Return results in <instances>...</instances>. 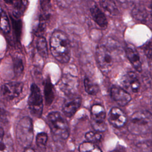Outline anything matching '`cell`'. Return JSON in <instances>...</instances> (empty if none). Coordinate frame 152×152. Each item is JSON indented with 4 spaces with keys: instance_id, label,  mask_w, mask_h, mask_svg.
Segmentation results:
<instances>
[{
    "instance_id": "1",
    "label": "cell",
    "mask_w": 152,
    "mask_h": 152,
    "mask_svg": "<svg viewBox=\"0 0 152 152\" xmlns=\"http://www.w3.org/2000/svg\"><path fill=\"white\" fill-rule=\"evenodd\" d=\"M50 48L53 57L61 63L68 62L71 57V45L66 34L61 30L54 31L50 39Z\"/></svg>"
},
{
    "instance_id": "2",
    "label": "cell",
    "mask_w": 152,
    "mask_h": 152,
    "mask_svg": "<svg viewBox=\"0 0 152 152\" xmlns=\"http://www.w3.org/2000/svg\"><path fill=\"white\" fill-rule=\"evenodd\" d=\"M115 44L109 40L105 45H100L96 48V59L99 68L103 73H108L113 67L116 59V53H114L116 49L114 48Z\"/></svg>"
},
{
    "instance_id": "3",
    "label": "cell",
    "mask_w": 152,
    "mask_h": 152,
    "mask_svg": "<svg viewBox=\"0 0 152 152\" xmlns=\"http://www.w3.org/2000/svg\"><path fill=\"white\" fill-rule=\"evenodd\" d=\"M152 117L147 110L135 112L131 116L128 123V131L135 135H142L151 131Z\"/></svg>"
},
{
    "instance_id": "4",
    "label": "cell",
    "mask_w": 152,
    "mask_h": 152,
    "mask_svg": "<svg viewBox=\"0 0 152 152\" xmlns=\"http://www.w3.org/2000/svg\"><path fill=\"white\" fill-rule=\"evenodd\" d=\"M47 122L52 134L58 140H67L69 135V128L67 121L58 112H52L47 116Z\"/></svg>"
},
{
    "instance_id": "5",
    "label": "cell",
    "mask_w": 152,
    "mask_h": 152,
    "mask_svg": "<svg viewBox=\"0 0 152 152\" xmlns=\"http://www.w3.org/2000/svg\"><path fill=\"white\" fill-rule=\"evenodd\" d=\"M15 135L20 145L25 148L30 147L33 138V128L29 117H24L19 121L15 128Z\"/></svg>"
},
{
    "instance_id": "6",
    "label": "cell",
    "mask_w": 152,
    "mask_h": 152,
    "mask_svg": "<svg viewBox=\"0 0 152 152\" xmlns=\"http://www.w3.org/2000/svg\"><path fill=\"white\" fill-rule=\"evenodd\" d=\"M28 106L31 115L40 117L43 112V98L39 87L33 84L30 87V93L28 99Z\"/></svg>"
},
{
    "instance_id": "7",
    "label": "cell",
    "mask_w": 152,
    "mask_h": 152,
    "mask_svg": "<svg viewBox=\"0 0 152 152\" xmlns=\"http://www.w3.org/2000/svg\"><path fill=\"white\" fill-rule=\"evenodd\" d=\"M91 125L95 131L103 132L107 129L105 123L106 111L103 106L100 104H93L90 109Z\"/></svg>"
},
{
    "instance_id": "8",
    "label": "cell",
    "mask_w": 152,
    "mask_h": 152,
    "mask_svg": "<svg viewBox=\"0 0 152 152\" xmlns=\"http://www.w3.org/2000/svg\"><path fill=\"white\" fill-rule=\"evenodd\" d=\"M78 85L77 77L69 74L63 75L58 84L60 90L67 96L74 94L77 90Z\"/></svg>"
},
{
    "instance_id": "9",
    "label": "cell",
    "mask_w": 152,
    "mask_h": 152,
    "mask_svg": "<svg viewBox=\"0 0 152 152\" xmlns=\"http://www.w3.org/2000/svg\"><path fill=\"white\" fill-rule=\"evenodd\" d=\"M23 88V84L20 82H10L2 86L1 94L2 97L7 100H12L18 97Z\"/></svg>"
},
{
    "instance_id": "10",
    "label": "cell",
    "mask_w": 152,
    "mask_h": 152,
    "mask_svg": "<svg viewBox=\"0 0 152 152\" xmlns=\"http://www.w3.org/2000/svg\"><path fill=\"white\" fill-rule=\"evenodd\" d=\"M121 84L124 89L132 93H137L140 88V83L138 76L132 71L128 72L122 77Z\"/></svg>"
},
{
    "instance_id": "11",
    "label": "cell",
    "mask_w": 152,
    "mask_h": 152,
    "mask_svg": "<svg viewBox=\"0 0 152 152\" xmlns=\"http://www.w3.org/2000/svg\"><path fill=\"white\" fill-rule=\"evenodd\" d=\"M112 99L119 105L124 106L131 100V97L127 91L122 87L113 86L110 89Z\"/></svg>"
},
{
    "instance_id": "12",
    "label": "cell",
    "mask_w": 152,
    "mask_h": 152,
    "mask_svg": "<svg viewBox=\"0 0 152 152\" xmlns=\"http://www.w3.org/2000/svg\"><path fill=\"white\" fill-rule=\"evenodd\" d=\"M110 124L116 128L124 126L127 122V117L125 113L119 107H113L109 113Z\"/></svg>"
},
{
    "instance_id": "13",
    "label": "cell",
    "mask_w": 152,
    "mask_h": 152,
    "mask_svg": "<svg viewBox=\"0 0 152 152\" xmlns=\"http://www.w3.org/2000/svg\"><path fill=\"white\" fill-rule=\"evenodd\" d=\"M81 99L80 97H72L67 99L62 106V112L67 117L72 116L80 107Z\"/></svg>"
},
{
    "instance_id": "14",
    "label": "cell",
    "mask_w": 152,
    "mask_h": 152,
    "mask_svg": "<svg viewBox=\"0 0 152 152\" xmlns=\"http://www.w3.org/2000/svg\"><path fill=\"white\" fill-rule=\"evenodd\" d=\"M125 54L134 68L138 72L142 71V63L140 55L135 48L130 44L127 45L125 48Z\"/></svg>"
},
{
    "instance_id": "15",
    "label": "cell",
    "mask_w": 152,
    "mask_h": 152,
    "mask_svg": "<svg viewBox=\"0 0 152 152\" xmlns=\"http://www.w3.org/2000/svg\"><path fill=\"white\" fill-rule=\"evenodd\" d=\"M90 13L93 19L96 24L102 28H106L107 25V20L102 11L96 4L91 7Z\"/></svg>"
},
{
    "instance_id": "16",
    "label": "cell",
    "mask_w": 152,
    "mask_h": 152,
    "mask_svg": "<svg viewBox=\"0 0 152 152\" xmlns=\"http://www.w3.org/2000/svg\"><path fill=\"white\" fill-rule=\"evenodd\" d=\"M27 0H15L13 4L12 14L15 18L21 17L24 13L28 5Z\"/></svg>"
},
{
    "instance_id": "17",
    "label": "cell",
    "mask_w": 152,
    "mask_h": 152,
    "mask_svg": "<svg viewBox=\"0 0 152 152\" xmlns=\"http://www.w3.org/2000/svg\"><path fill=\"white\" fill-rule=\"evenodd\" d=\"M44 94L45 97L46 103L49 105L52 103L55 97V90L53 85L49 79L45 81L44 87Z\"/></svg>"
},
{
    "instance_id": "18",
    "label": "cell",
    "mask_w": 152,
    "mask_h": 152,
    "mask_svg": "<svg viewBox=\"0 0 152 152\" xmlns=\"http://www.w3.org/2000/svg\"><path fill=\"white\" fill-rule=\"evenodd\" d=\"M0 29L5 33H8L10 31V24L9 19L0 6Z\"/></svg>"
},
{
    "instance_id": "19",
    "label": "cell",
    "mask_w": 152,
    "mask_h": 152,
    "mask_svg": "<svg viewBox=\"0 0 152 152\" xmlns=\"http://www.w3.org/2000/svg\"><path fill=\"white\" fill-rule=\"evenodd\" d=\"M37 49L39 54L42 57L46 58L48 56V45L45 38L43 36L39 37L37 42Z\"/></svg>"
},
{
    "instance_id": "20",
    "label": "cell",
    "mask_w": 152,
    "mask_h": 152,
    "mask_svg": "<svg viewBox=\"0 0 152 152\" xmlns=\"http://www.w3.org/2000/svg\"><path fill=\"white\" fill-rule=\"evenodd\" d=\"M85 91L90 95H96L99 91V86L88 78H86L84 81Z\"/></svg>"
},
{
    "instance_id": "21",
    "label": "cell",
    "mask_w": 152,
    "mask_h": 152,
    "mask_svg": "<svg viewBox=\"0 0 152 152\" xmlns=\"http://www.w3.org/2000/svg\"><path fill=\"white\" fill-rule=\"evenodd\" d=\"M102 7L109 13L115 15L118 13V10L114 0H101Z\"/></svg>"
},
{
    "instance_id": "22",
    "label": "cell",
    "mask_w": 152,
    "mask_h": 152,
    "mask_svg": "<svg viewBox=\"0 0 152 152\" xmlns=\"http://www.w3.org/2000/svg\"><path fill=\"white\" fill-rule=\"evenodd\" d=\"M80 151H93V152H100L102 150L99 146L95 144V143L86 141L81 143L78 147Z\"/></svg>"
},
{
    "instance_id": "23",
    "label": "cell",
    "mask_w": 152,
    "mask_h": 152,
    "mask_svg": "<svg viewBox=\"0 0 152 152\" xmlns=\"http://www.w3.org/2000/svg\"><path fill=\"white\" fill-rule=\"evenodd\" d=\"M85 138L87 141H90L93 143L99 142L102 139V135L100 134V132L94 131H90L86 134Z\"/></svg>"
},
{
    "instance_id": "24",
    "label": "cell",
    "mask_w": 152,
    "mask_h": 152,
    "mask_svg": "<svg viewBox=\"0 0 152 152\" xmlns=\"http://www.w3.org/2000/svg\"><path fill=\"white\" fill-rule=\"evenodd\" d=\"M36 144L41 150H45L48 141V135L45 132H40L37 135Z\"/></svg>"
},
{
    "instance_id": "25",
    "label": "cell",
    "mask_w": 152,
    "mask_h": 152,
    "mask_svg": "<svg viewBox=\"0 0 152 152\" xmlns=\"http://www.w3.org/2000/svg\"><path fill=\"white\" fill-rule=\"evenodd\" d=\"M14 69L17 75H20L23 72L24 65L22 60L20 58H15L14 60Z\"/></svg>"
},
{
    "instance_id": "26",
    "label": "cell",
    "mask_w": 152,
    "mask_h": 152,
    "mask_svg": "<svg viewBox=\"0 0 152 152\" xmlns=\"http://www.w3.org/2000/svg\"><path fill=\"white\" fill-rule=\"evenodd\" d=\"M133 15L137 20L143 21L145 19L147 14L145 11L143 9H140L137 8L133 11Z\"/></svg>"
},
{
    "instance_id": "27",
    "label": "cell",
    "mask_w": 152,
    "mask_h": 152,
    "mask_svg": "<svg viewBox=\"0 0 152 152\" xmlns=\"http://www.w3.org/2000/svg\"><path fill=\"white\" fill-rule=\"evenodd\" d=\"M40 2L41 8L44 12L43 14L47 16H49L48 12L51 7L50 0H40Z\"/></svg>"
},
{
    "instance_id": "28",
    "label": "cell",
    "mask_w": 152,
    "mask_h": 152,
    "mask_svg": "<svg viewBox=\"0 0 152 152\" xmlns=\"http://www.w3.org/2000/svg\"><path fill=\"white\" fill-rule=\"evenodd\" d=\"M144 51L145 55L149 58H151V42L149 41L147 42L144 46Z\"/></svg>"
},
{
    "instance_id": "29",
    "label": "cell",
    "mask_w": 152,
    "mask_h": 152,
    "mask_svg": "<svg viewBox=\"0 0 152 152\" xmlns=\"http://www.w3.org/2000/svg\"><path fill=\"white\" fill-rule=\"evenodd\" d=\"M116 1L122 5H128L129 3L131 2L132 0H116Z\"/></svg>"
},
{
    "instance_id": "30",
    "label": "cell",
    "mask_w": 152,
    "mask_h": 152,
    "mask_svg": "<svg viewBox=\"0 0 152 152\" xmlns=\"http://www.w3.org/2000/svg\"><path fill=\"white\" fill-rule=\"evenodd\" d=\"M4 135V131L3 129L0 127V145L3 140Z\"/></svg>"
},
{
    "instance_id": "31",
    "label": "cell",
    "mask_w": 152,
    "mask_h": 152,
    "mask_svg": "<svg viewBox=\"0 0 152 152\" xmlns=\"http://www.w3.org/2000/svg\"><path fill=\"white\" fill-rule=\"evenodd\" d=\"M4 2L8 4H12L15 0H4Z\"/></svg>"
}]
</instances>
